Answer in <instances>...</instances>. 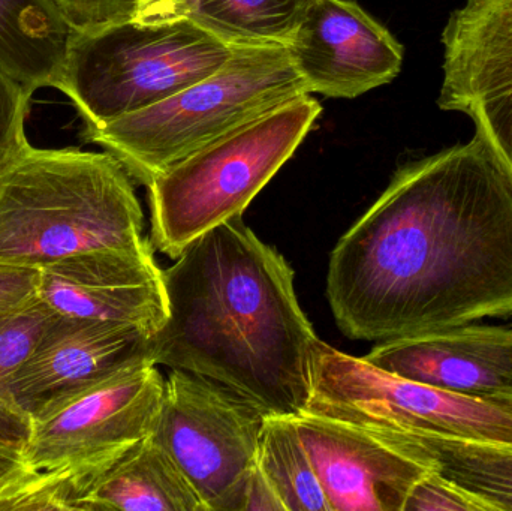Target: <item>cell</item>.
<instances>
[{
	"mask_svg": "<svg viewBox=\"0 0 512 511\" xmlns=\"http://www.w3.org/2000/svg\"><path fill=\"white\" fill-rule=\"evenodd\" d=\"M327 297L360 341L512 315V183L477 134L394 174L334 246Z\"/></svg>",
	"mask_w": 512,
	"mask_h": 511,
	"instance_id": "1",
	"label": "cell"
},
{
	"mask_svg": "<svg viewBox=\"0 0 512 511\" xmlns=\"http://www.w3.org/2000/svg\"><path fill=\"white\" fill-rule=\"evenodd\" d=\"M164 288L153 365L209 378L265 416L307 410L319 338L298 303L294 270L243 216L194 240L164 270Z\"/></svg>",
	"mask_w": 512,
	"mask_h": 511,
	"instance_id": "2",
	"label": "cell"
},
{
	"mask_svg": "<svg viewBox=\"0 0 512 511\" xmlns=\"http://www.w3.org/2000/svg\"><path fill=\"white\" fill-rule=\"evenodd\" d=\"M147 245L131 174L111 153L27 141L0 167V264L41 267Z\"/></svg>",
	"mask_w": 512,
	"mask_h": 511,
	"instance_id": "3",
	"label": "cell"
},
{
	"mask_svg": "<svg viewBox=\"0 0 512 511\" xmlns=\"http://www.w3.org/2000/svg\"><path fill=\"white\" fill-rule=\"evenodd\" d=\"M304 95L309 87L286 47H234L233 57L213 74L152 107L86 128L84 137L147 186L207 144Z\"/></svg>",
	"mask_w": 512,
	"mask_h": 511,
	"instance_id": "4",
	"label": "cell"
},
{
	"mask_svg": "<svg viewBox=\"0 0 512 511\" xmlns=\"http://www.w3.org/2000/svg\"><path fill=\"white\" fill-rule=\"evenodd\" d=\"M319 114L316 99L300 96L158 174L147 185L153 249L176 260L207 231L243 216Z\"/></svg>",
	"mask_w": 512,
	"mask_h": 511,
	"instance_id": "5",
	"label": "cell"
},
{
	"mask_svg": "<svg viewBox=\"0 0 512 511\" xmlns=\"http://www.w3.org/2000/svg\"><path fill=\"white\" fill-rule=\"evenodd\" d=\"M234 47L188 20L122 21L72 32L54 89L86 128L152 107L213 74Z\"/></svg>",
	"mask_w": 512,
	"mask_h": 511,
	"instance_id": "6",
	"label": "cell"
},
{
	"mask_svg": "<svg viewBox=\"0 0 512 511\" xmlns=\"http://www.w3.org/2000/svg\"><path fill=\"white\" fill-rule=\"evenodd\" d=\"M165 380L153 363L47 402L30 414L27 464L41 476L35 510H53L57 492L122 458L158 422Z\"/></svg>",
	"mask_w": 512,
	"mask_h": 511,
	"instance_id": "7",
	"label": "cell"
},
{
	"mask_svg": "<svg viewBox=\"0 0 512 511\" xmlns=\"http://www.w3.org/2000/svg\"><path fill=\"white\" fill-rule=\"evenodd\" d=\"M309 413L378 435L430 432L512 444V401L471 398L397 377L316 341Z\"/></svg>",
	"mask_w": 512,
	"mask_h": 511,
	"instance_id": "8",
	"label": "cell"
},
{
	"mask_svg": "<svg viewBox=\"0 0 512 511\" xmlns=\"http://www.w3.org/2000/svg\"><path fill=\"white\" fill-rule=\"evenodd\" d=\"M265 417L239 393L171 369L152 434L173 456L206 511H245Z\"/></svg>",
	"mask_w": 512,
	"mask_h": 511,
	"instance_id": "9",
	"label": "cell"
},
{
	"mask_svg": "<svg viewBox=\"0 0 512 511\" xmlns=\"http://www.w3.org/2000/svg\"><path fill=\"white\" fill-rule=\"evenodd\" d=\"M442 42L439 107L471 117L512 183V0H468Z\"/></svg>",
	"mask_w": 512,
	"mask_h": 511,
	"instance_id": "10",
	"label": "cell"
},
{
	"mask_svg": "<svg viewBox=\"0 0 512 511\" xmlns=\"http://www.w3.org/2000/svg\"><path fill=\"white\" fill-rule=\"evenodd\" d=\"M286 50L310 93L330 98L384 86L403 63L402 45L351 0H313Z\"/></svg>",
	"mask_w": 512,
	"mask_h": 511,
	"instance_id": "11",
	"label": "cell"
},
{
	"mask_svg": "<svg viewBox=\"0 0 512 511\" xmlns=\"http://www.w3.org/2000/svg\"><path fill=\"white\" fill-rule=\"evenodd\" d=\"M152 243L95 251L39 267V300L62 317L125 324L156 335L167 320L164 270Z\"/></svg>",
	"mask_w": 512,
	"mask_h": 511,
	"instance_id": "12",
	"label": "cell"
},
{
	"mask_svg": "<svg viewBox=\"0 0 512 511\" xmlns=\"http://www.w3.org/2000/svg\"><path fill=\"white\" fill-rule=\"evenodd\" d=\"M331 511H403L429 468L360 426L304 413L292 416Z\"/></svg>",
	"mask_w": 512,
	"mask_h": 511,
	"instance_id": "13",
	"label": "cell"
},
{
	"mask_svg": "<svg viewBox=\"0 0 512 511\" xmlns=\"http://www.w3.org/2000/svg\"><path fill=\"white\" fill-rule=\"evenodd\" d=\"M153 336L125 324L57 315L9 381L6 395L30 416L59 396L153 363Z\"/></svg>",
	"mask_w": 512,
	"mask_h": 511,
	"instance_id": "14",
	"label": "cell"
},
{
	"mask_svg": "<svg viewBox=\"0 0 512 511\" xmlns=\"http://www.w3.org/2000/svg\"><path fill=\"white\" fill-rule=\"evenodd\" d=\"M366 362L471 398L512 401V326L463 324L379 342Z\"/></svg>",
	"mask_w": 512,
	"mask_h": 511,
	"instance_id": "15",
	"label": "cell"
},
{
	"mask_svg": "<svg viewBox=\"0 0 512 511\" xmlns=\"http://www.w3.org/2000/svg\"><path fill=\"white\" fill-rule=\"evenodd\" d=\"M53 510L206 511L168 450L150 434L101 473L57 492Z\"/></svg>",
	"mask_w": 512,
	"mask_h": 511,
	"instance_id": "16",
	"label": "cell"
},
{
	"mask_svg": "<svg viewBox=\"0 0 512 511\" xmlns=\"http://www.w3.org/2000/svg\"><path fill=\"white\" fill-rule=\"evenodd\" d=\"M313 0H146L138 20H188L231 47L286 45Z\"/></svg>",
	"mask_w": 512,
	"mask_h": 511,
	"instance_id": "17",
	"label": "cell"
},
{
	"mask_svg": "<svg viewBox=\"0 0 512 511\" xmlns=\"http://www.w3.org/2000/svg\"><path fill=\"white\" fill-rule=\"evenodd\" d=\"M379 437L483 501L490 511L512 510V444L430 432H400Z\"/></svg>",
	"mask_w": 512,
	"mask_h": 511,
	"instance_id": "18",
	"label": "cell"
},
{
	"mask_svg": "<svg viewBox=\"0 0 512 511\" xmlns=\"http://www.w3.org/2000/svg\"><path fill=\"white\" fill-rule=\"evenodd\" d=\"M72 32L53 0H0V68L30 93L54 87Z\"/></svg>",
	"mask_w": 512,
	"mask_h": 511,
	"instance_id": "19",
	"label": "cell"
},
{
	"mask_svg": "<svg viewBox=\"0 0 512 511\" xmlns=\"http://www.w3.org/2000/svg\"><path fill=\"white\" fill-rule=\"evenodd\" d=\"M256 468L283 511H331L292 416L265 417Z\"/></svg>",
	"mask_w": 512,
	"mask_h": 511,
	"instance_id": "20",
	"label": "cell"
},
{
	"mask_svg": "<svg viewBox=\"0 0 512 511\" xmlns=\"http://www.w3.org/2000/svg\"><path fill=\"white\" fill-rule=\"evenodd\" d=\"M30 416L0 396V511L35 510L41 476L27 464Z\"/></svg>",
	"mask_w": 512,
	"mask_h": 511,
	"instance_id": "21",
	"label": "cell"
},
{
	"mask_svg": "<svg viewBox=\"0 0 512 511\" xmlns=\"http://www.w3.org/2000/svg\"><path fill=\"white\" fill-rule=\"evenodd\" d=\"M56 317L41 300L29 308L0 314V396H8L9 381Z\"/></svg>",
	"mask_w": 512,
	"mask_h": 511,
	"instance_id": "22",
	"label": "cell"
},
{
	"mask_svg": "<svg viewBox=\"0 0 512 511\" xmlns=\"http://www.w3.org/2000/svg\"><path fill=\"white\" fill-rule=\"evenodd\" d=\"M32 95L0 68V167L27 143L26 119Z\"/></svg>",
	"mask_w": 512,
	"mask_h": 511,
	"instance_id": "23",
	"label": "cell"
},
{
	"mask_svg": "<svg viewBox=\"0 0 512 511\" xmlns=\"http://www.w3.org/2000/svg\"><path fill=\"white\" fill-rule=\"evenodd\" d=\"M75 32L134 20L146 0H53Z\"/></svg>",
	"mask_w": 512,
	"mask_h": 511,
	"instance_id": "24",
	"label": "cell"
},
{
	"mask_svg": "<svg viewBox=\"0 0 512 511\" xmlns=\"http://www.w3.org/2000/svg\"><path fill=\"white\" fill-rule=\"evenodd\" d=\"M403 511H490L483 501L457 488L435 471L421 477L409 492Z\"/></svg>",
	"mask_w": 512,
	"mask_h": 511,
	"instance_id": "25",
	"label": "cell"
},
{
	"mask_svg": "<svg viewBox=\"0 0 512 511\" xmlns=\"http://www.w3.org/2000/svg\"><path fill=\"white\" fill-rule=\"evenodd\" d=\"M39 267L0 264V314L20 311L39 302Z\"/></svg>",
	"mask_w": 512,
	"mask_h": 511,
	"instance_id": "26",
	"label": "cell"
},
{
	"mask_svg": "<svg viewBox=\"0 0 512 511\" xmlns=\"http://www.w3.org/2000/svg\"><path fill=\"white\" fill-rule=\"evenodd\" d=\"M245 511H283L279 498L274 494L267 480L255 468L249 483L248 497H246Z\"/></svg>",
	"mask_w": 512,
	"mask_h": 511,
	"instance_id": "27",
	"label": "cell"
}]
</instances>
